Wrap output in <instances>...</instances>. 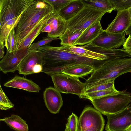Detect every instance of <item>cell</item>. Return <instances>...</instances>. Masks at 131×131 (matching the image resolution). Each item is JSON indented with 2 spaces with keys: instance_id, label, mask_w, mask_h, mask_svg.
Returning <instances> with one entry per match:
<instances>
[{
  "instance_id": "cell-12",
  "label": "cell",
  "mask_w": 131,
  "mask_h": 131,
  "mask_svg": "<svg viewBox=\"0 0 131 131\" xmlns=\"http://www.w3.org/2000/svg\"><path fill=\"white\" fill-rule=\"evenodd\" d=\"M66 26L67 21L58 12L54 11L50 18L46 23L41 32H47L48 37L57 38L64 33Z\"/></svg>"
},
{
  "instance_id": "cell-11",
  "label": "cell",
  "mask_w": 131,
  "mask_h": 131,
  "mask_svg": "<svg viewBox=\"0 0 131 131\" xmlns=\"http://www.w3.org/2000/svg\"><path fill=\"white\" fill-rule=\"evenodd\" d=\"M24 11L19 0H0V29L6 22Z\"/></svg>"
},
{
  "instance_id": "cell-4",
  "label": "cell",
  "mask_w": 131,
  "mask_h": 131,
  "mask_svg": "<svg viewBox=\"0 0 131 131\" xmlns=\"http://www.w3.org/2000/svg\"><path fill=\"white\" fill-rule=\"evenodd\" d=\"M105 14L95 8L85 5L77 14L67 21L66 28L63 34L84 31L94 23L101 20Z\"/></svg>"
},
{
  "instance_id": "cell-34",
  "label": "cell",
  "mask_w": 131,
  "mask_h": 131,
  "mask_svg": "<svg viewBox=\"0 0 131 131\" xmlns=\"http://www.w3.org/2000/svg\"><path fill=\"white\" fill-rule=\"evenodd\" d=\"M43 66L40 64H37L33 68V71L34 73H38L42 71Z\"/></svg>"
},
{
  "instance_id": "cell-19",
  "label": "cell",
  "mask_w": 131,
  "mask_h": 131,
  "mask_svg": "<svg viewBox=\"0 0 131 131\" xmlns=\"http://www.w3.org/2000/svg\"><path fill=\"white\" fill-rule=\"evenodd\" d=\"M85 6L82 0H71L58 13L67 21L77 14Z\"/></svg>"
},
{
  "instance_id": "cell-10",
  "label": "cell",
  "mask_w": 131,
  "mask_h": 131,
  "mask_svg": "<svg viewBox=\"0 0 131 131\" xmlns=\"http://www.w3.org/2000/svg\"><path fill=\"white\" fill-rule=\"evenodd\" d=\"M28 49H20L10 53H6L0 61V70L5 74L14 72L18 70L22 61L27 54Z\"/></svg>"
},
{
  "instance_id": "cell-23",
  "label": "cell",
  "mask_w": 131,
  "mask_h": 131,
  "mask_svg": "<svg viewBox=\"0 0 131 131\" xmlns=\"http://www.w3.org/2000/svg\"><path fill=\"white\" fill-rule=\"evenodd\" d=\"M120 91L117 90L114 85L111 88L107 89L96 91L85 94L82 98H84L92 100L103 97L115 95L119 94Z\"/></svg>"
},
{
  "instance_id": "cell-40",
  "label": "cell",
  "mask_w": 131,
  "mask_h": 131,
  "mask_svg": "<svg viewBox=\"0 0 131 131\" xmlns=\"http://www.w3.org/2000/svg\"><path fill=\"white\" fill-rule=\"evenodd\" d=\"M127 131H131V130H128Z\"/></svg>"
},
{
  "instance_id": "cell-16",
  "label": "cell",
  "mask_w": 131,
  "mask_h": 131,
  "mask_svg": "<svg viewBox=\"0 0 131 131\" xmlns=\"http://www.w3.org/2000/svg\"><path fill=\"white\" fill-rule=\"evenodd\" d=\"M4 85L6 87L24 90L29 92H39L41 89L39 86L32 80L17 75Z\"/></svg>"
},
{
  "instance_id": "cell-21",
  "label": "cell",
  "mask_w": 131,
  "mask_h": 131,
  "mask_svg": "<svg viewBox=\"0 0 131 131\" xmlns=\"http://www.w3.org/2000/svg\"><path fill=\"white\" fill-rule=\"evenodd\" d=\"M5 122L11 128L16 131H28L29 129L26 122L19 116L12 114L10 116L0 119Z\"/></svg>"
},
{
  "instance_id": "cell-30",
  "label": "cell",
  "mask_w": 131,
  "mask_h": 131,
  "mask_svg": "<svg viewBox=\"0 0 131 131\" xmlns=\"http://www.w3.org/2000/svg\"><path fill=\"white\" fill-rule=\"evenodd\" d=\"M114 6V10H128L131 7V0H112Z\"/></svg>"
},
{
  "instance_id": "cell-27",
  "label": "cell",
  "mask_w": 131,
  "mask_h": 131,
  "mask_svg": "<svg viewBox=\"0 0 131 131\" xmlns=\"http://www.w3.org/2000/svg\"><path fill=\"white\" fill-rule=\"evenodd\" d=\"M65 130L66 131H79L78 117L72 113L67 119Z\"/></svg>"
},
{
  "instance_id": "cell-24",
  "label": "cell",
  "mask_w": 131,
  "mask_h": 131,
  "mask_svg": "<svg viewBox=\"0 0 131 131\" xmlns=\"http://www.w3.org/2000/svg\"><path fill=\"white\" fill-rule=\"evenodd\" d=\"M21 15L8 21L0 29V42L4 44L11 31L17 25Z\"/></svg>"
},
{
  "instance_id": "cell-17",
  "label": "cell",
  "mask_w": 131,
  "mask_h": 131,
  "mask_svg": "<svg viewBox=\"0 0 131 131\" xmlns=\"http://www.w3.org/2000/svg\"><path fill=\"white\" fill-rule=\"evenodd\" d=\"M100 21H97L87 28L77 39L75 46L86 45L94 41L104 30Z\"/></svg>"
},
{
  "instance_id": "cell-15",
  "label": "cell",
  "mask_w": 131,
  "mask_h": 131,
  "mask_svg": "<svg viewBox=\"0 0 131 131\" xmlns=\"http://www.w3.org/2000/svg\"><path fill=\"white\" fill-rule=\"evenodd\" d=\"M43 97L45 105L49 111L53 114L59 113L63 104L60 93L54 88L49 87L45 89Z\"/></svg>"
},
{
  "instance_id": "cell-33",
  "label": "cell",
  "mask_w": 131,
  "mask_h": 131,
  "mask_svg": "<svg viewBox=\"0 0 131 131\" xmlns=\"http://www.w3.org/2000/svg\"><path fill=\"white\" fill-rule=\"evenodd\" d=\"M123 46V49L125 50L131 49V36L129 35Z\"/></svg>"
},
{
  "instance_id": "cell-14",
  "label": "cell",
  "mask_w": 131,
  "mask_h": 131,
  "mask_svg": "<svg viewBox=\"0 0 131 131\" xmlns=\"http://www.w3.org/2000/svg\"><path fill=\"white\" fill-rule=\"evenodd\" d=\"M131 26V21L128 10L118 11L115 18L105 31L111 33H123Z\"/></svg>"
},
{
  "instance_id": "cell-41",
  "label": "cell",
  "mask_w": 131,
  "mask_h": 131,
  "mask_svg": "<svg viewBox=\"0 0 131 131\" xmlns=\"http://www.w3.org/2000/svg\"><path fill=\"white\" fill-rule=\"evenodd\" d=\"M66 131V130H65V131Z\"/></svg>"
},
{
  "instance_id": "cell-1",
  "label": "cell",
  "mask_w": 131,
  "mask_h": 131,
  "mask_svg": "<svg viewBox=\"0 0 131 131\" xmlns=\"http://www.w3.org/2000/svg\"><path fill=\"white\" fill-rule=\"evenodd\" d=\"M37 49L42 53L45 62L41 72L50 76L62 73L63 69L72 66L86 64L96 68L105 62L64 51L58 47L45 45L38 48Z\"/></svg>"
},
{
  "instance_id": "cell-39",
  "label": "cell",
  "mask_w": 131,
  "mask_h": 131,
  "mask_svg": "<svg viewBox=\"0 0 131 131\" xmlns=\"http://www.w3.org/2000/svg\"><path fill=\"white\" fill-rule=\"evenodd\" d=\"M128 130H131V126L129 128Z\"/></svg>"
},
{
  "instance_id": "cell-32",
  "label": "cell",
  "mask_w": 131,
  "mask_h": 131,
  "mask_svg": "<svg viewBox=\"0 0 131 131\" xmlns=\"http://www.w3.org/2000/svg\"><path fill=\"white\" fill-rule=\"evenodd\" d=\"M114 81L109 83L99 85L87 89L85 90L84 94L109 89L114 85Z\"/></svg>"
},
{
  "instance_id": "cell-28",
  "label": "cell",
  "mask_w": 131,
  "mask_h": 131,
  "mask_svg": "<svg viewBox=\"0 0 131 131\" xmlns=\"http://www.w3.org/2000/svg\"><path fill=\"white\" fill-rule=\"evenodd\" d=\"M14 105L11 102L3 91L0 85V109L9 110L13 108Z\"/></svg>"
},
{
  "instance_id": "cell-7",
  "label": "cell",
  "mask_w": 131,
  "mask_h": 131,
  "mask_svg": "<svg viewBox=\"0 0 131 131\" xmlns=\"http://www.w3.org/2000/svg\"><path fill=\"white\" fill-rule=\"evenodd\" d=\"M78 121L79 131L90 128L103 131L104 128L105 121L101 114L91 107H87L83 110Z\"/></svg>"
},
{
  "instance_id": "cell-13",
  "label": "cell",
  "mask_w": 131,
  "mask_h": 131,
  "mask_svg": "<svg viewBox=\"0 0 131 131\" xmlns=\"http://www.w3.org/2000/svg\"><path fill=\"white\" fill-rule=\"evenodd\" d=\"M45 64L42 53L38 49L28 50L18 67L19 73L25 75L34 74L33 68L37 64Z\"/></svg>"
},
{
  "instance_id": "cell-36",
  "label": "cell",
  "mask_w": 131,
  "mask_h": 131,
  "mask_svg": "<svg viewBox=\"0 0 131 131\" xmlns=\"http://www.w3.org/2000/svg\"><path fill=\"white\" fill-rule=\"evenodd\" d=\"M83 131H98L97 130H95V129H85Z\"/></svg>"
},
{
  "instance_id": "cell-29",
  "label": "cell",
  "mask_w": 131,
  "mask_h": 131,
  "mask_svg": "<svg viewBox=\"0 0 131 131\" xmlns=\"http://www.w3.org/2000/svg\"><path fill=\"white\" fill-rule=\"evenodd\" d=\"M47 4L51 6L54 11L58 12L66 6L71 0H43Z\"/></svg>"
},
{
  "instance_id": "cell-38",
  "label": "cell",
  "mask_w": 131,
  "mask_h": 131,
  "mask_svg": "<svg viewBox=\"0 0 131 131\" xmlns=\"http://www.w3.org/2000/svg\"><path fill=\"white\" fill-rule=\"evenodd\" d=\"M131 21V7L128 9Z\"/></svg>"
},
{
  "instance_id": "cell-6",
  "label": "cell",
  "mask_w": 131,
  "mask_h": 131,
  "mask_svg": "<svg viewBox=\"0 0 131 131\" xmlns=\"http://www.w3.org/2000/svg\"><path fill=\"white\" fill-rule=\"evenodd\" d=\"M51 76L54 88L60 93L73 94L82 98L85 90V84L78 78L63 73L55 74Z\"/></svg>"
},
{
  "instance_id": "cell-26",
  "label": "cell",
  "mask_w": 131,
  "mask_h": 131,
  "mask_svg": "<svg viewBox=\"0 0 131 131\" xmlns=\"http://www.w3.org/2000/svg\"><path fill=\"white\" fill-rule=\"evenodd\" d=\"M14 28H13L11 31L5 42V45L7 48V50L10 53L18 50Z\"/></svg>"
},
{
  "instance_id": "cell-5",
  "label": "cell",
  "mask_w": 131,
  "mask_h": 131,
  "mask_svg": "<svg viewBox=\"0 0 131 131\" xmlns=\"http://www.w3.org/2000/svg\"><path fill=\"white\" fill-rule=\"evenodd\" d=\"M95 108L101 114L107 115L121 111L131 103V95L120 91L119 94L94 99L91 101Z\"/></svg>"
},
{
  "instance_id": "cell-31",
  "label": "cell",
  "mask_w": 131,
  "mask_h": 131,
  "mask_svg": "<svg viewBox=\"0 0 131 131\" xmlns=\"http://www.w3.org/2000/svg\"><path fill=\"white\" fill-rule=\"evenodd\" d=\"M58 39L59 38H52L47 36L42 40L32 44L28 48V50H31L37 49L38 48L49 44L53 40Z\"/></svg>"
},
{
  "instance_id": "cell-20",
  "label": "cell",
  "mask_w": 131,
  "mask_h": 131,
  "mask_svg": "<svg viewBox=\"0 0 131 131\" xmlns=\"http://www.w3.org/2000/svg\"><path fill=\"white\" fill-rule=\"evenodd\" d=\"M96 68L88 65L77 64L66 68L63 70L62 73L78 78L90 74Z\"/></svg>"
},
{
  "instance_id": "cell-18",
  "label": "cell",
  "mask_w": 131,
  "mask_h": 131,
  "mask_svg": "<svg viewBox=\"0 0 131 131\" xmlns=\"http://www.w3.org/2000/svg\"><path fill=\"white\" fill-rule=\"evenodd\" d=\"M53 12L46 16L38 22L22 42L18 46V50L28 48L34 40L41 32L46 23L50 18Z\"/></svg>"
},
{
  "instance_id": "cell-35",
  "label": "cell",
  "mask_w": 131,
  "mask_h": 131,
  "mask_svg": "<svg viewBox=\"0 0 131 131\" xmlns=\"http://www.w3.org/2000/svg\"><path fill=\"white\" fill-rule=\"evenodd\" d=\"M4 44L0 42V58H3L4 53Z\"/></svg>"
},
{
  "instance_id": "cell-25",
  "label": "cell",
  "mask_w": 131,
  "mask_h": 131,
  "mask_svg": "<svg viewBox=\"0 0 131 131\" xmlns=\"http://www.w3.org/2000/svg\"><path fill=\"white\" fill-rule=\"evenodd\" d=\"M84 31H77L69 34H63L59 38L61 41L60 44L62 46H75L76 40Z\"/></svg>"
},
{
  "instance_id": "cell-22",
  "label": "cell",
  "mask_w": 131,
  "mask_h": 131,
  "mask_svg": "<svg viewBox=\"0 0 131 131\" xmlns=\"http://www.w3.org/2000/svg\"><path fill=\"white\" fill-rule=\"evenodd\" d=\"M86 5L92 7L105 13H111L114 9L112 0H82Z\"/></svg>"
},
{
  "instance_id": "cell-8",
  "label": "cell",
  "mask_w": 131,
  "mask_h": 131,
  "mask_svg": "<svg viewBox=\"0 0 131 131\" xmlns=\"http://www.w3.org/2000/svg\"><path fill=\"white\" fill-rule=\"evenodd\" d=\"M106 116V131H127L131 126V103L119 113Z\"/></svg>"
},
{
  "instance_id": "cell-3",
  "label": "cell",
  "mask_w": 131,
  "mask_h": 131,
  "mask_svg": "<svg viewBox=\"0 0 131 131\" xmlns=\"http://www.w3.org/2000/svg\"><path fill=\"white\" fill-rule=\"evenodd\" d=\"M37 2L22 13L14 28L17 46L40 20L54 11L52 7L49 4L45 8H39L36 5Z\"/></svg>"
},
{
  "instance_id": "cell-9",
  "label": "cell",
  "mask_w": 131,
  "mask_h": 131,
  "mask_svg": "<svg viewBox=\"0 0 131 131\" xmlns=\"http://www.w3.org/2000/svg\"><path fill=\"white\" fill-rule=\"evenodd\" d=\"M125 32L116 34L107 32L104 30L92 42L87 44L93 47L112 49L120 47L125 42Z\"/></svg>"
},
{
  "instance_id": "cell-2",
  "label": "cell",
  "mask_w": 131,
  "mask_h": 131,
  "mask_svg": "<svg viewBox=\"0 0 131 131\" xmlns=\"http://www.w3.org/2000/svg\"><path fill=\"white\" fill-rule=\"evenodd\" d=\"M92 72L84 83L85 90L112 82L119 76L131 72V57L118 58L106 62L97 67Z\"/></svg>"
},
{
  "instance_id": "cell-37",
  "label": "cell",
  "mask_w": 131,
  "mask_h": 131,
  "mask_svg": "<svg viewBox=\"0 0 131 131\" xmlns=\"http://www.w3.org/2000/svg\"><path fill=\"white\" fill-rule=\"evenodd\" d=\"M125 50L128 54L131 56V49Z\"/></svg>"
}]
</instances>
